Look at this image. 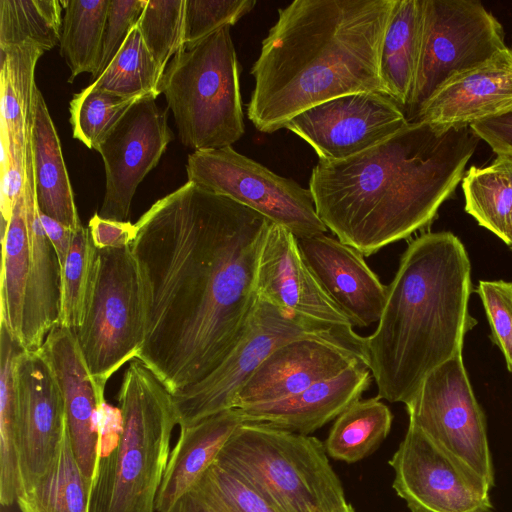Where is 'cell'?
<instances>
[{
	"instance_id": "cell-1",
	"label": "cell",
	"mask_w": 512,
	"mask_h": 512,
	"mask_svg": "<svg viewBox=\"0 0 512 512\" xmlns=\"http://www.w3.org/2000/svg\"><path fill=\"white\" fill-rule=\"evenodd\" d=\"M272 222L187 181L136 222L144 299L141 360L175 394L209 375L245 331Z\"/></svg>"
},
{
	"instance_id": "cell-2",
	"label": "cell",
	"mask_w": 512,
	"mask_h": 512,
	"mask_svg": "<svg viewBox=\"0 0 512 512\" xmlns=\"http://www.w3.org/2000/svg\"><path fill=\"white\" fill-rule=\"evenodd\" d=\"M479 138L470 127L409 122L341 161H319L309 180L317 214L364 257L430 225L462 181Z\"/></svg>"
},
{
	"instance_id": "cell-3",
	"label": "cell",
	"mask_w": 512,
	"mask_h": 512,
	"mask_svg": "<svg viewBox=\"0 0 512 512\" xmlns=\"http://www.w3.org/2000/svg\"><path fill=\"white\" fill-rule=\"evenodd\" d=\"M396 0H295L251 68L247 116L273 133L302 111L359 92H383L379 62Z\"/></svg>"
},
{
	"instance_id": "cell-4",
	"label": "cell",
	"mask_w": 512,
	"mask_h": 512,
	"mask_svg": "<svg viewBox=\"0 0 512 512\" xmlns=\"http://www.w3.org/2000/svg\"><path fill=\"white\" fill-rule=\"evenodd\" d=\"M471 292V263L457 236L427 232L409 242L377 327L365 337L378 397L406 404L430 372L462 354L477 323L468 312Z\"/></svg>"
},
{
	"instance_id": "cell-5",
	"label": "cell",
	"mask_w": 512,
	"mask_h": 512,
	"mask_svg": "<svg viewBox=\"0 0 512 512\" xmlns=\"http://www.w3.org/2000/svg\"><path fill=\"white\" fill-rule=\"evenodd\" d=\"M119 407L99 408V445L89 512H156L178 425L173 394L139 359L126 369Z\"/></svg>"
},
{
	"instance_id": "cell-6",
	"label": "cell",
	"mask_w": 512,
	"mask_h": 512,
	"mask_svg": "<svg viewBox=\"0 0 512 512\" xmlns=\"http://www.w3.org/2000/svg\"><path fill=\"white\" fill-rule=\"evenodd\" d=\"M215 462L243 478L279 512H355L316 437L243 423Z\"/></svg>"
},
{
	"instance_id": "cell-7",
	"label": "cell",
	"mask_w": 512,
	"mask_h": 512,
	"mask_svg": "<svg viewBox=\"0 0 512 512\" xmlns=\"http://www.w3.org/2000/svg\"><path fill=\"white\" fill-rule=\"evenodd\" d=\"M230 27L179 50L158 85L181 143L193 151L231 146L245 132L239 63Z\"/></svg>"
},
{
	"instance_id": "cell-8",
	"label": "cell",
	"mask_w": 512,
	"mask_h": 512,
	"mask_svg": "<svg viewBox=\"0 0 512 512\" xmlns=\"http://www.w3.org/2000/svg\"><path fill=\"white\" fill-rule=\"evenodd\" d=\"M74 332L91 375L104 384L137 358L144 339V299L131 246L97 249L83 322Z\"/></svg>"
},
{
	"instance_id": "cell-9",
	"label": "cell",
	"mask_w": 512,
	"mask_h": 512,
	"mask_svg": "<svg viewBox=\"0 0 512 512\" xmlns=\"http://www.w3.org/2000/svg\"><path fill=\"white\" fill-rule=\"evenodd\" d=\"M315 336L349 345L365 354V337L292 315L257 297L247 327L222 362L204 379L173 394L180 428L232 409L259 365L282 344Z\"/></svg>"
},
{
	"instance_id": "cell-10",
	"label": "cell",
	"mask_w": 512,
	"mask_h": 512,
	"mask_svg": "<svg viewBox=\"0 0 512 512\" xmlns=\"http://www.w3.org/2000/svg\"><path fill=\"white\" fill-rule=\"evenodd\" d=\"M500 22L474 0H422L418 64L404 109L415 122L432 96L452 79L505 48Z\"/></svg>"
},
{
	"instance_id": "cell-11",
	"label": "cell",
	"mask_w": 512,
	"mask_h": 512,
	"mask_svg": "<svg viewBox=\"0 0 512 512\" xmlns=\"http://www.w3.org/2000/svg\"><path fill=\"white\" fill-rule=\"evenodd\" d=\"M186 172L189 182L253 209L297 239L328 230L309 189L275 174L232 146L193 151L188 155Z\"/></svg>"
},
{
	"instance_id": "cell-12",
	"label": "cell",
	"mask_w": 512,
	"mask_h": 512,
	"mask_svg": "<svg viewBox=\"0 0 512 512\" xmlns=\"http://www.w3.org/2000/svg\"><path fill=\"white\" fill-rule=\"evenodd\" d=\"M405 406L409 424L494 486L486 421L469 382L462 354L430 372Z\"/></svg>"
},
{
	"instance_id": "cell-13",
	"label": "cell",
	"mask_w": 512,
	"mask_h": 512,
	"mask_svg": "<svg viewBox=\"0 0 512 512\" xmlns=\"http://www.w3.org/2000/svg\"><path fill=\"white\" fill-rule=\"evenodd\" d=\"M389 464L393 488L411 512L492 510L489 483L412 424Z\"/></svg>"
},
{
	"instance_id": "cell-14",
	"label": "cell",
	"mask_w": 512,
	"mask_h": 512,
	"mask_svg": "<svg viewBox=\"0 0 512 512\" xmlns=\"http://www.w3.org/2000/svg\"><path fill=\"white\" fill-rule=\"evenodd\" d=\"M409 122L381 92H359L314 105L285 126L316 152L319 161H341L387 140Z\"/></svg>"
},
{
	"instance_id": "cell-15",
	"label": "cell",
	"mask_w": 512,
	"mask_h": 512,
	"mask_svg": "<svg viewBox=\"0 0 512 512\" xmlns=\"http://www.w3.org/2000/svg\"><path fill=\"white\" fill-rule=\"evenodd\" d=\"M156 97L149 94L136 101L98 145L106 176L98 214L104 219L128 221L137 187L173 138Z\"/></svg>"
},
{
	"instance_id": "cell-16",
	"label": "cell",
	"mask_w": 512,
	"mask_h": 512,
	"mask_svg": "<svg viewBox=\"0 0 512 512\" xmlns=\"http://www.w3.org/2000/svg\"><path fill=\"white\" fill-rule=\"evenodd\" d=\"M16 376L19 495L51 466L59 452L67 423L59 384L41 349H24L19 354Z\"/></svg>"
},
{
	"instance_id": "cell-17",
	"label": "cell",
	"mask_w": 512,
	"mask_h": 512,
	"mask_svg": "<svg viewBox=\"0 0 512 512\" xmlns=\"http://www.w3.org/2000/svg\"><path fill=\"white\" fill-rule=\"evenodd\" d=\"M44 53L30 42L0 48L1 218L5 221L24 188L37 88L34 73Z\"/></svg>"
},
{
	"instance_id": "cell-18",
	"label": "cell",
	"mask_w": 512,
	"mask_h": 512,
	"mask_svg": "<svg viewBox=\"0 0 512 512\" xmlns=\"http://www.w3.org/2000/svg\"><path fill=\"white\" fill-rule=\"evenodd\" d=\"M366 363L363 352L343 343L307 336L276 348L237 393L233 408L277 402L346 369Z\"/></svg>"
},
{
	"instance_id": "cell-19",
	"label": "cell",
	"mask_w": 512,
	"mask_h": 512,
	"mask_svg": "<svg viewBox=\"0 0 512 512\" xmlns=\"http://www.w3.org/2000/svg\"><path fill=\"white\" fill-rule=\"evenodd\" d=\"M257 297L301 318L343 330H354L313 275L299 250L297 238L271 223L256 270Z\"/></svg>"
},
{
	"instance_id": "cell-20",
	"label": "cell",
	"mask_w": 512,
	"mask_h": 512,
	"mask_svg": "<svg viewBox=\"0 0 512 512\" xmlns=\"http://www.w3.org/2000/svg\"><path fill=\"white\" fill-rule=\"evenodd\" d=\"M40 349L62 393L76 459L92 482L99 445V408L105 401L106 384L91 375L73 330L55 326Z\"/></svg>"
},
{
	"instance_id": "cell-21",
	"label": "cell",
	"mask_w": 512,
	"mask_h": 512,
	"mask_svg": "<svg viewBox=\"0 0 512 512\" xmlns=\"http://www.w3.org/2000/svg\"><path fill=\"white\" fill-rule=\"evenodd\" d=\"M307 266L353 327L378 323L388 286L355 248L325 234L297 239Z\"/></svg>"
},
{
	"instance_id": "cell-22",
	"label": "cell",
	"mask_w": 512,
	"mask_h": 512,
	"mask_svg": "<svg viewBox=\"0 0 512 512\" xmlns=\"http://www.w3.org/2000/svg\"><path fill=\"white\" fill-rule=\"evenodd\" d=\"M512 109V48L442 86L416 121L439 127H470ZM415 121V122H416Z\"/></svg>"
},
{
	"instance_id": "cell-23",
	"label": "cell",
	"mask_w": 512,
	"mask_h": 512,
	"mask_svg": "<svg viewBox=\"0 0 512 512\" xmlns=\"http://www.w3.org/2000/svg\"><path fill=\"white\" fill-rule=\"evenodd\" d=\"M371 376L368 366L359 363L289 398L237 409L244 423L309 435L358 401Z\"/></svg>"
},
{
	"instance_id": "cell-24",
	"label": "cell",
	"mask_w": 512,
	"mask_h": 512,
	"mask_svg": "<svg viewBox=\"0 0 512 512\" xmlns=\"http://www.w3.org/2000/svg\"><path fill=\"white\" fill-rule=\"evenodd\" d=\"M23 193L30 236V265L23 305L21 345L27 351H36L42 347L50 331L59 325L61 270L55 249L40 221L32 156L26 161Z\"/></svg>"
},
{
	"instance_id": "cell-25",
	"label": "cell",
	"mask_w": 512,
	"mask_h": 512,
	"mask_svg": "<svg viewBox=\"0 0 512 512\" xmlns=\"http://www.w3.org/2000/svg\"><path fill=\"white\" fill-rule=\"evenodd\" d=\"M244 421L237 408L180 428L156 500V512H168L215 462L223 446Z\"/></svg>"
},
{
	"instance_id": "cell-26",
	"label": "cell",
	"mask_w": 512,
	"mask_h": 512,
	"mask_svg": "<svg viewBox=\"0 0 512 512\" xmlns=\"http://www.w3.org/2000/svg\"><path fill=\"white\" fill-rule=\"evenodd\" d=\"M33 173L39 211L74 231L82 226L56 127L36 88L31 135Z\"/></svg>"
},
{
	"instance_id": "cell-27",
	"label": "cell",
	"mask_w": 512,
	"mask_h": 512,
	"mask_svg": "<svg viewBox=\"0 0 512 512\" xmlns=\"http://www.w3.org/2000/svg\"><path fill=\"white\" fill-rule=\"evenodd\" d=\"M422 0H396L380 52L384 94L404 111L413 88L421 36Z\"/></svg>"
},
{
	"instance_id": "cell-28",
	"label": "cell",
	"mask_w": 512,
	"mask_h": 512,
	"mask_svg": "<svg viewBox=\"0 0 512 512\" xmlns=\"http://www.w3.org/2000/svg\"><path fill=\"white\" fill-rule=\"evenodd\" d=\"M91 480L82 472L66 427L48 470L17 496L20 512H89Z\"/></svg>"
},
{
	"instance_id": "cell-29",
	"label": "cell",
	"mask_w": 512,
	"mask_h": 512,
	"mask_svg": "<svg viewBox=\"0 0 512 512\" xmlns=\"http://www.w3.org/2000/svg\"><path fill=\"white\" fill-rule=\"evenodd\" d=\"M1 323L21 343L24 297L30 265V236L24 193L1 231Z\"/></svg>"
},
{
	"instance_id": "cell-30",
	"label": "cell",
	"mask_w": 512,
	"mask_h": 512,
	"mask_svg": "<svg viewBox=\"0 0 512 512\" xmlns=\"http://www.w3.org/2000/svg\"><path fill=\"white\" fill-rule=\"evenodd\" d=\"M392 420L380 397L359 399L336 418L325 442L326 452L335 460L355 463L384 441Z\"/></svg>"
},
{
	"instance_id": "cell-31",
	"label": "cell",
	"mask_w": 512,
	"mask_h": 512,
	"mask_svg": "<svg viewBox=\"0 0 512 512\" xmlns=\"http://www.w3.org/2000/svg\"><path fill=\"white\" fill-rule=\"evenodd\" d=\"M64 7L60 54L70 69L69 82L82 73L95 76L102 53L110 0L61 1Z\"/></svg>"
},
{
	"instance_id": "cell-32",
	"label": "cell",
	"mask_w": 512,
	"mask_h": 512,
	"mask_svg": "<svg viewBox=\"0 0 512 512\" xmlns=\"http://www.w3.org/2000/svg\"><path fill=\"white\" fill-rule=\"evenodd\" d=\"M23 350L21 343L0 322V501L3 506L16 502L19 487L16 451V362Z\"/></svg>"
},
{
	"instance_id": "cell-33",
	"label": "cell",
	"mask_w": 512,
	"mask_h": 512,
	"mask_svg": "<svg viewBox=\"0 0 512 512\" xmlns=\"http://www.w3.org/2000/svg\"><path fill=\"white\" fill-rule=\"evenodd\" d=\"M465 211L506 245L510 236L512 184L505 156L486 167L471 166L462 178Z\"/></svg>"
},
{
	"instance_id": "cell-34",
	"label": "cell",
	"mask_w": 512,
	"mask_h": 512,
	"mask_svg": "<svg viewBox=\"0 0 512 512\" xmlns=\"http://www.w3.org/2000/svg\"><path fill=\"white\" fill-rule=\"evenodd\" d=\"M61 13L57 0H0V48L30 42L51 50L60 42Z\"/></svg>"
},
{
	"instance_id": "cell-35",
	"label": "cell",
	"mask_w": 512,
	"mask_h": 512,
	"mask_svg": "<svg viewBox=\"0 0 512 512\" xmlns=\"http://www.w3.org/2000/svg\"><path fill=\"white\" fill-rule=\"evenodd\" d=\"M162 74L136 24L110 64L90 86L121 97L158 96Z\"/></svg>"
},
{
	"instance_id": "cell-36",
	"label": "cell",
	"mask_w": 512,
	"mask_h": 512,
	"mask_svg": "<svg viewBox=\"0 0 512 512\" xmlns=\"http://www.w3.org/2000/svg\"><path fill=\"white\" fill-rule=\"evenodd\" d=\"M142 97H121L88 85L70 101L73 137L86 147L97 150L107 133Z\"/></svg>"
},
{
	"instance_id": "cell-37",
	"label": "cell",
	"mask_w": 512,
	"mask_h": 512,
	"mask_svg": "<svg viewBox=\"0 0 512 512\" xmlns=\"http://www.w3.org/2000/svg\"><path fill=\"white\" fill-rule=\"evenodd\" d=\"M96 247L88 228L74 231L72 243L61 271V309L59 325L77 331L83 322L91 284Z\"/></svg>"
},
{
	"instance_id": "cell-38",
	"label": "cell",
	"mask_w": 512,
	"mask_h": 512,
	"mask_svg": "<svg viewBox=\"0 0 512 512\" xmlns=\"http://www.w3.org/2000/svg\"><path fill=\"white\" fill-rule=\"evenodd\" d=\"M186 0H146L137 27L142 39L164 72L185 45Z\"/></svg>"
},
{
	"instance_id": "cell-39",
	"label": "cell",
	"mask_w": 512,
	"mask_h": 512,
	"mask_svg": "<svg viewBox=\"0 0 512 512\" xmlns=\"http://www.w3.org/2000/svg\"><path fill=\"white\" fill-rule=\"evenodd\" d=\"M192 490L217 512H279L243 478L216 462L202 474Z\"/></svg>"
},
{
	"instance_id": "cell-40",
	"label": "cell",
	"mask_w": 512,
	"mask_h": 512,
	"mask_svg": "<svg viewBox=\"0 0 512 512\" xmlns=\"http://www.w3.org/2000/svg\"><path fill=\"white\" fill-rule=\"evenodd\" d=\"M255 0H186L185 45L192 46L250 13Z\"/></svg>"
},
{
	"instance_id": "cell-41",
	"label": "cell",
	"mask_w": 512,
	"mask_h": 512,
	"mask_svg": "<svg viewBox=\"0 0 512 512\" xmlns=\"http://www.w3.org/2000/svg\"><path fill=\"white\" fill-rule=\"evenodd\" d=\"M476 292L482 300L492 340L501 350L507 368L512 372V282L482 280Z\"/></svg>"
},
{
	"instance_id": "cell-42",
	"label": "cell",
	"mask_w": 512,
	"mask_h": 512,
	"mask_svg": "<svg viewBox=\"0 0 512 512\" xmlns=\"http://www.w3.org/2000/svg\"><path fill=\"white\" fill-rule=\"evenodd\" d=\"M146 0H110L102 42V53L97 79L122 47L131 30L136 26Z\"/></svg>"
},
{
	"instance_id": "cell-43",
	"label": "cell",
	"mask_w": 512,
	"mask_h": 512,
	"mask_svg": "<svg viewBox=\"0 0 512 512\" xmlns=\"http://www.w3.org/2000/svg\"><path fill=\"white\" fill-rule=\"evenodd\" d=\"M88 229L97 249L131 246L137 235V227L130 221L104 219L97 212L91 217Z\"/></svg>"
},
{
	"instance_id": "cell-44",
	"label": "cell",
	"mask_w": 512,
	"mask_h": 512,
	"mask_svg": "<svg viewBox=\"0 0 512 512\" xmlns=\"http://www.w3.org/2000/svg\"><path fill=\"white\" fill-rule=\"evenodd\" d=\"M470 128L497 156L512 157V109L499 116L474 123Z\"/></svg>"
},
{
	"instance_id": "cell-45",
	"label": "cell",
	"mask_w": 512,
	"mask_h": 512,
	"mask_svg": "<svg viewBox=\"0 0 512 512\" xmlns=\"http://www.w3.org/2000/svg\"><path fill=\"white\" fill-rule=\"evenodd\" d=\"M39 217L44 232L55 249L62 271L72 243L74 230L40 211Z\"/></svg>"
},
{
	"instance_id": "cell-46",
	"label": "cell",
	"mask_w": 512,
	"mask_h": 512,
	"mask_svg": "<svg viewBox=\"0 0 512 512\" xmlns=\"http://www.w3.org/2000/svg\"><path fill=\"white\" fill-rule=\"evenodd\" d=\"M168 512H217L196 491L183 495Z\"/></svg>"
},
{
	"instance_id": "cell-47",
	"label": "cell",
	"mask_w": 512,
	"mask_h": 512,
	"mask_svg": "<svg viewBox=\"0 0 512 512\" xmlns=\"http://www.w3.org/2000/svg\"><path fill=\"white\" fill-rule=\"evenodd\" d=\"M506 159H507V164H508V169H509V174H510L511 184H512V157H506ZM507 246L512 251V192H511V208H510V236H509V243Z\"/></svg>"
}]
</instances>
